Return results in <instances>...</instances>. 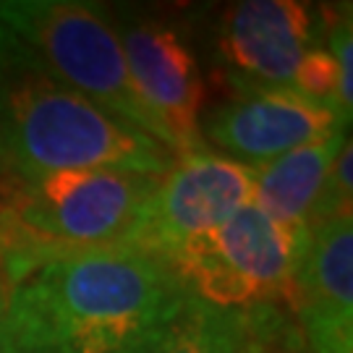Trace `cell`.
<instances>
[{
  "label": "cell",
  "mask_w": 353,
  "mask_h": 353,
  "mask_svg": "<svg viewBox=\"0 0 353 353\" xmlns=\"http://www.w3.org/2000/svg\"><path fill=\"white\" fill-rule=\"evenodd\" d=\"M290 89H296L306 100L341 110L338 108V65L325 48H309L303 52L301 63L293 74Z\"/></svg>",
  "instance_id": "14"
},
{
  "label": "cell",
  "mask_w": 353,
  "mask_h": 353,
  "mask_svg": "<svg viewBox=\"0 0 353 353\" xmlns=\"http://www.w3.org/2000/svg\"><path fill=\"white\" fill-rule=\"evenodd\" d=\"M16 223L48 252L128 246L160 176L61 170L39 178L3 173Z\"/></svg>",
  "instance_id": "4"
},
{
  "label": "cell",
  "mask_w": 353,
  "mask_h": 353,
  "mask_svg": "<svg viewBox=\"0 0 353 353\" xmlns=\"http://www.w3.org/2000/svg\"><path fill=\"white\" fill-rule=\"evenodd\" d=\"M6 301H8V288L0 283V353L6 351Z\"/></svg>",
  "instance_id": "16"
},
{
  "label": "cell",
  "mask_w": 353,
  "mask_h": 353,
  "mask_svg": "<svg viewBox=\"0 0 353 353\" xmlns=\"http://www.w3.org/2000/svg\"><path fill=\"white\" fill-rule=\"evenodd\" d=\"M288 306L301 319L309 353H353V220L309 228Z\"/></svg>",
  "instance_id": "9"
},
{
  "label": "cell",
  "mask_w": 353,
  "mask_h": 353,
  "mask_svg": "<svg viewBox=\"0 0 353 353\" xmlns=\"http://www.w3.org/2000/svg\"><path fill=\"white\" fill-rule=\"evenodd\" d=\"M0 24L55 81L168 147L131 84L121 34L100 8L76 0H3Z\"/></svg>",
  "instance_id": "3"
},
{
  "label": "cell",
  "mask_w": 353,
  "mask_h": 353,
  "mask_svg": "<svg viewBox=\"0 0 353 353\" xmlns=\"http://www.w3.org/2000/svg\"><path fill=\"white\" fill-rule=\"evenodd\" d=\"M306 241V225L285 228L246 204L223 225L191 239L170 267L199 301L246 312L272 301L288 303Z\"/></svg>",
  "instance_id": "5"
},
{
  "label": "cell",
  "mask_w": 353,
  "mask_h": 353,
  "mask_svg": "<svg viewBox=\"0 0 353 353\" xmlns=\"http://www.w3.org/2000/svg\"><path fill=\"white\" fill-rule=\"evenodd\" d=\"M165 259L137 246L52 256L8 290V353H126L186 301Z\"/></svg>",
  "instance_id": "1"
},
{
  "label": "cell",
  "mask_w": 353,
  "mask_h": 353,
  "mask_svg": "<svg viewBox=\"0 0 353 353\" xmlns=\"http://www.w3.org/2000/svg\"><path fill=\"white\" fill-rule=\"evenodd\" d=\"M252 204V168L210 147L176 154L157 178L139 225L128 241L170 265L191 239L223 225Z\"/></svg>",
  "instance_id": "6"
},
{
  "label": "cell",
  "mask_w": 353,
  "mask_h": 353,
  "mask_svg": "<svg viewBox=\"0 0 353 353\" xmlns=\"http://www.w3.org/2000/svg\"><path fill=\"white\" fill-rule=\"evenodd\" d=\"M246 338V312L217 309L189 293L173 314L154 325L126 353H241Z\"/></svg>",
  "instance_id": "12"
},
{
  "label": "cell",
  "mask_w": 353,
  "mask_h": 353,
  "mask_svg": "<svg viewBox=\"0 0 353 353\" xmlns=\"http://www.w3.org/2000/svg\"><path fill=\"white\" fill-rule=\"evenodd\" d=\"M312 48V16L296 0L233 3L217 29L220 58L236 79L290 87L303 52Z\"/></svg>",
  "instance_id": "10"
},
{
  "label": "cell",
  "mask_w": 353,
  "mask_h": 353,
  "mask_svg": "<svg viewBox=\"0 0 353 353\" xmlns=\"http://www.w3.org/2000/svg\"><path fill=\"white\" fill-rule=\"evenodd\" d=\"M345 139L348 134L338 131L327 139L288 152L272 163L252 168V204L280 225H306Z\"/></svg>",
  "instance_id": "11"
},
{
  "label": "cell",
  "mask_w": 353,
  "mask_h": 353,
  "mask_svg": "<svg viewBox=\"0 0 353 353\" xmlns=\"http://www.w3.org/2000/svg\"><path fill=\"white\" fill-rule=\"evenodd\" d=\"M0 139L6 170L39 178L61 170L163 176L176 154L45 74L0 24Z\"/></svg>",
  "instance_id": "2"
},
{
  "label": "cell",
  "mask_w": 353,
  "mask_h": 353,
  "mask_svg": "<svg viewBox=\"0 0 353 353\" xmlns=\"http://www.w3.org/2000/svg\"><path fill=\"white\" fill-rule=\"evenodd\" d=\"M353 144L351 137L345 139L341 154L335 157V163L330 168L327 178H325V186L316 196L314 207H312V214H309V223L306 225H319L325 220H332V217H351V207H353Z\"/></svg>",
  "instance_id": "13"
},
{
  "label": "cell",
  "mask_w": 353,
  "mask_h": 353,
  "mask_svg": "<svg viewBox=\"0 0 353 353\" xmlns=\"http://www.w3.org/2000/svg\"><path fill=\"white\" fill-rule=\"evenodd\" d=\"M128 76L139 100L160 123L173 154L207 147L199 131L207 89L199 63L176 29L141 21L121 34Z\"/></svg>",
  "instance_id": "8"
},
{
  "label": "cell",
  "mask_w": 353,
  "mask_h": 353,
  "mask_svg": "<svg viewBox=\"0 0 353 353\" xmlns=\"http://www.w3.org/2000/svg\"><path fill=\"white\" fill-rule=\"evenodd\" d=\"M330 55L338 65V108L343 118L351 123L353 113V26H351V6H345L330 26Z\"/></svg>",
  "instance_id": "15"
},
{
  "label": "cell",
  "mask_w": 353,
  "mask_h": 353,
  "mask_svg": "<svg viewBox=\"0 0 353 353\" xmlns=\"http://www.w3.org/2000/svg\"><path fill=\"white\" fill-rule=\"evenodd\" d=\"M341 110L301 97L290 87L252 84L233 76V92L199 121L207 141L241 165L259 168L288 152L345 131Z\"/></svg>",
  "instance_id": "7"
},
{
  "label": "cell",
  "mask_w": 353,
  "mask_h": 353,
  "mask_svg": "<svg viewBox=\"0 0 353 353\" xmlns=\"http://www.w3.org/2000/svg\"><path fill=\"white\" fill-rule=\"evenodd\" d=\"M285 353H296V351H285Z\"/></svg>",
  "instance_id": "19"
},
{
  "label": "cell",
  "mask_w": 353,
  "mask_h": 353,
  "mask_svg": "<svg viewBox=\"0 0 353 353\" xmlns=\"http://www.w3.org/2000/svg\"><path fill=\"white\" fill-rule=\"evenodd\" d=\"M243 353H270L265 348H249V345H243Z\"/></svg>",
  "instance_id": "18"
},
{
  "label": "cell",
  "mask_w": 353,
  "mask_h": 353,
  "mask_svg": "<svg viewBox=\"0 0 353 353\" xmlns=\"http://www.w3.org/2000/svg\"><path fill=\"white\" fill-rule=\"evenodd\" d=\"M6 170V154H3V139H0V173Z\"/></svg>",
  "instance_id": "17"
}]
</instances>
